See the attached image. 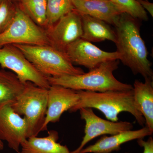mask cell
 Here are the masks:
<instances>
[{"instance_id":"1","label":"cell","mask_w":153,"mask_h":153,"mask_svg":"<svg viewBox=\"0 0 153 153\" xmlns=\"http://www.w3.org/2000/svg\"><path fill=\"white\" fill-rule=\"evenodd\" d=\"M140 20L123 13L115 23L117 52L119 60L128 67L134 74H139L144 79H153L152 63L148 59V52L140 32Z\"/></svg>"},{"instance_id":"2","label":"cell","mask_w":153,"mask_h":153,"mask_svg":"<svg viewBox=\"0 0 153 153\" xmlns=\"http://www.w3.org/2000/svg\"><path fill=\"white\" fill-rule=\"evenodd\" d=\"M77 91L79 101L68 111L69 112H76L85 108H95L101 111L108 120L117 122L120 113L127 112L133 116L140 125L145 124L143 117L135 105L133 89L100 92L81 90Z\"/></svg>"},{"instance_id":"3","label":"cell","mask_w":153,"mask_h":153,"mask_svg":"<svg viewBox=\"0 0 153 153\" xmlns=\"http://www.w3.org/2000/svg\"><path fill=\"white\" fill-rule=\"evenodd\" d=\"M119 60L107 61L89 70L87 73L58 77L47 76L49 84L59 85L75 91L104 92L110 90H129L133 85L117 80L114 72L118 68Z\"/></svg>"},{"instance_id":"4","label":"cell","mask_w":153,"mask_h":153,"mask_svg":"<svg viewBox=\"0 0 153 153\" xmlns=\"http://www.w3.org/2000/svg\"><path fill=\"white\" fill-rule=\"evenodd\" d=\"M14 45L44 76L58 77L85 73L81 68L72 64L65 52L51 45Z\"/></svg>"},{"instance_id":"5","label":"cell","mask_w":153,"mask_h":153,"mask_svg":"<svg viewBox=\"0 0 153 153\" xmlns=\"http://www.w3.org/2000/svg\"><path fill=\"white\" fill-rule=\"evenodd\" d=\"M48 89L27 82L22 93L10 104L15 112L24 116L28 126V139L37 137L45 122L48 104Z\"/></svg>"},{"instance_id":"6","label":"cell","mask_w":153,"mask_h":153,"mask_svg":"<svg viewBox=\"0 0 153 153\" xmlns=\"http://www.w3.org/2000/svg\"><path fill=\"white\" fill-rule=\"evenodd\" d=\"M17 6L13 22L0 35V47L7 44L50 45L47 30L37 25Z\"/></svg>"},{"instance_id":"7","label":"cell","mask_w":153,"mask_h":153,"mask_svg":"<svg viewBox=\"0 0 153 153\" xmlns=\"http://www.w3.org/2000/svg\"><path fill=\"white\" fill-rule=\"evenodd\" d=\"M0 66L13 72L22 83L33 82L39 87L48 89L50 85L47 76L41 74L21 50L13 44L0 47Z\"/></svg>"},{"instance_id":"8","label":"cell","mask_w":153,"mask_h":153,"mask_svg":"<svg viewBox=\"0 0 153 153\" xmlns=\"http://www.w3.org/2000/svg\"><path fill=\"white\" fill-rule=\"evenodd\" d=\"M80 118L85 121L84 137L77 149L71 153H79L88 143L97 137L105 134L114 135L133 128V124L127 121L113 122L99 117L89 108L79 110Z\"/></svg>"},{"instance_id":"9","label":"cell","mask_w":153,"mask_h":153,"mask_svg":"<svg viewBox=\"0 0 153 153\" xmlns=\"http://www.w3.org/2000/svg\"><path fill=\"white\" fill-rule=\"evenodd\" d=\"M65 52L73 65L83 66L89 70L104 62L120 58L117 51L106 52L81 38L69 45Z\"/></svg>"},{"instance_id":"10","label":"cell","mask_w":153,"mask_h":153,"mask_svg":"<svg viewBox=\"0 0 153 153\" xmlns=\"http://www.w3.org/2000/svg\"><path fill=\"white\" fill-rule=\"evenodd\" d=\"M51 46L65 52L67 47L82 38V18L76 11H71L46 30Z\"/></svg>"},{"instance_id":"11","label":"cell","mask_w":153,"mask_h":153,"mask_svg":"<svg viewBox=\"0 0 153 153\" xmlns=\"http://www.w3.org/2000/svg\"><path fill=\"white\" fill-rule=\"evenodd\" d=\"M0 139L17 153L22 143L28 139L27 121L14 111L10 104L0 108Z\"/></svg>"},{"instance_id":"12","label":"cell","mask_w":153,"mask_h":153,"mask_svg":"<svg viewBox=\"0 0 153 153\" xmlns=\"http://www.w3.org/2000/svg\"><path fill=\"white\" fill-rule=\"evenodd\" d=\"M79 100L76 91L61 85H50L48 89L47 114L42 131L47 130L49 123L59 122L63 113L71 109Z\"/></svg>"},{"instance_id":"13","label":"cell","mask_w":153,"mask_h":153,"mask_svg":"<svg viewBox=\"0 0 153 153\" xmlns=\"http://www.w3.org/2000/svg\"><path fill=\"white\" fill-rule=\"evenodd\" d=\"M153 133L146 126L137 130H128L102 137L94 144L83 148L79 153H111L118 151L123 144L135 140L151 136Z\"/></svg>"},{"instance_id":"14","label":"cell","mask_w":153,"mask_h":153,"mask_svg":"<svg viewBox=\"0 0 153 153\" xmlns=\"http://www.w3.org/2000/svg\"><path fill=\"white\" fill-rule=\"evenodd\" d=\"M74 10L114 25L123 13L115 3L109 0H73Z\"/></svg>"},{"instance_id":"15","label":"cell","mask_w":153,"mask_h":153,"mask_svg":"<svg viewBox=\"0 0 153 153\" xmlns=\"http://www.w3.org/2000/svg\"><path fill=\"white\" fill-rule=\"evenodd\" d=\"M133 88L135 105L143 117L146 126L153 133V79L146 78L144 82L136 79Z\"/></svg>"},{"instance_id":"16","label":"cell","mask_w":153,"mask_h":153,"mask_svg":"<svg viewBox=\"0 0 153 153\" xmlns=\"http://www.w3.org/2000/svg\"><path fill=\"white\" fill-rule=\"evenodd\" d=\"M58 139L55 130L50 131L44 137H31L22 143V151L18 153H71L66 146L57 142Z\"/></svg>"},{"instance_id":"17","label":"cell","mask_w":153,"mask_h":153,"mask_svg":"<svg viewBox=\"0 0 153 153\" xmlns=\"http://www.w3.org/2000/svg\"><path fill=\"white\" fill-rule=\"evenodd\" d=\"M82 18V39L90 42H99L108 40L115 43L114 30L106 22L86 15Z\"/></svg>"},{"instance_id":"18","label":"cell","mask_w":153,"mask_h":153,"mask_svg":"<svg viewBox=\"0 0 153 153\" xmlns=\"http://www.w3.org/2000/svg\"><path fill=\"white\" fill-rule=\"evenodd\" d=\"M13 72L0 69V108L16 100L25 87Z\"/></svg>"},{"instance_id":"19","label":"cell","mask_w":153,"mask_h":153,"mask_svg":"<svg viewBox=\"0 0 153 153\" xmlns=\"http://www.w3.org/2000/svg\"><path fill=\"white\" fill-rule=\"evenodd\" d=\"M16 4L37 25L47 29V0H18Z\"/></svg>"},{"instance_id":"20","label":"cell","mask_w":153,"mask_h":153,"mask_svg":"<svg viewBox=\"0 0 153 153\" xmlns=\"http://www.w3.org/2000/svg\"><path fill=\"white\" fill-rule=\"evenodd\" d=\"M73 0H47L46 30L62 17L74 10Z\"/></svg>"},{"instance_id":"21","label":"cell","mask_w":153,"mask_h":153,"mask_svg":"<svg viewBox=\"0 0 153 153\" xmlns=\"http://www.w3.org/2000/svg\"><path fill=\"white\" fill-rule=\"evenodd\" d=\"M114 3L122 13L140 21L149 20L147 12L136 0H114Z\"/></svg>"},{"instance_id":"22","label":"cell","mask_w":153,"mask_h":153,"mask_svg":"<svg viewBox=\"0 0 153 153\" xmlns=\"http://www.w3.org/2000/svg\"><path fill=\"white\" fill-rule=\"evenodd\" d=\"M17 4L12 0H0V35L4 33L13 20Z\"/></svg>"},{"instance_id":"23","label":"cell","mask_w":153,"mask_h":153,"mask_svg":"<svg viewBox=\"0 0 153 153\" xmlns=\"http://www.w3.org/2000/svg\"><path fill=\"white\" fill-rule=\"evenodd\" d=\"M137 142L140 146L143 148V153H153V139L152 137H150L146 141L143 139L137 140Z\"/></svg>"},{"instance_id":"24","label":"cell","mask_w":153,"mask_h":153,"mask_svg":"<svg viewBox=\"0 0 153 153\" xmlns=\"http://www.w3.org/2000/svg\"><path fill=\"white\" fill-rule=\"evenodd\" d=\"M142 6L145 10L147 11L150 15L153 16V4L148 0H136Z\"/></svg>"},{"instance_id":"25","label":"cell","mask_w":153,"mask_h":153,"mask_svg":"<svg viewBox=\"0 0 153 153\" xmlns=\"http://www.w3.org/2000/svg\"><path fill=\"white\" fill-rule=\"evenodd\" d=\"M4 148V143L3 142V141L0 139V150H2Z\"/></svg>"},{"instance_id":"26","label":"cell","mask_w":153,"mask_h":153,"mask_svg":"<svg viewBox=\"0 0 153 153\" xmlns=\"http://www.w3.org/2000/svg\"><path fill=\"white\" fill-rule=\"evenodd\" d=\"M12 1H13L15 2V3H16L18 0H12Z\"/></svg>"},{"instance_id":"27","label":"cell","mask_w":153,"mask_h":153,"mask_svg":"<svg viewBox=\"0 0 153 153\" xmlns=\"http://www.w3.org/2000/svg\"><path fill=\"white\" fill-rule=\"evenodd\" d=\"M109 1H111L113 2L114 3V0H109Z\"/></svg>"}]
</instances>
